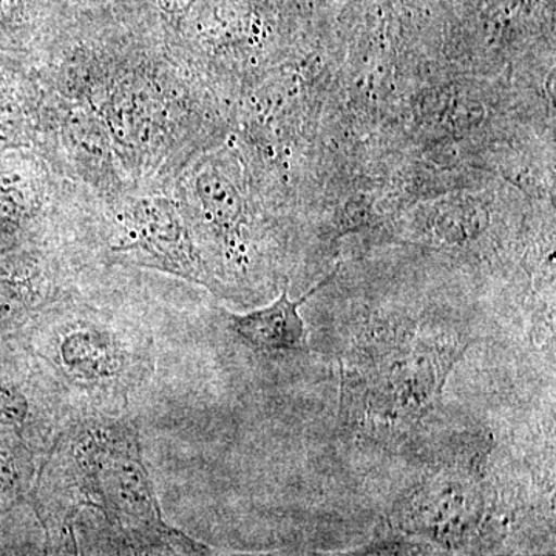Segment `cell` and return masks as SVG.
Returning a JSON list of instances; mask_svg holds the SVG:
<instances>
[{"label": "cell", "mask_w": 556, "mask_h": 556, "mask_svg": "<svg viewBox=\"0 0 556 556\" xmlns=\"http://www.w3.org/2000/svg\"><path fill=\"white\" fill-rule=\"evenodd\" d=\"M33 500L47 554H214L164 518L126 413L68 417L47 450Z\"/></svg>", "instance_id": "obj_1"}, {"label": "cell", "mask_w": 556, "mask_h": 556, "mask_svg": "<svg viewBox=\"0 0 556 556\" xmlns=\"http://www.w3.org/2000/svg\"><path fill=\"white\" fill-rule=\"evenodd\" d=\"M464 351L453 336L416 327L372 332L343 362V417L369 437H404L438 407Z\"/></svg>", "instance_id": "obj_3"}, {"label": "cell", "mask_w": 556, "mask_h": 556, "mask_svg": "<svg viewBox=\"0 0 556 556\" xmlns=\"http://www.w3.org/2000/svg\"><path fill=\"white\" fill-rule=\"evenodd\" d=\"M39 357L70 415H124L152 371V340L129 318L64 295L47 308Z\"/></svg>", "instance_id": "obj_2"}, {"label": "cell", "mask_w": 556, "mask_h": 556, "mask_svg": "<svg viewBox=\"0 0 556 556\" xmlns=\"http://www.w3.org/2000/svg\"><path fill=\"white\" fill-rule=\"evenodd\" d=\"M489 519V496L475 467L442 468L401 497L391 521L399 532L447 551L477 543Z\"/></svg>", "instance_id": "obj_4"}, {"label": "cell", "mask_w": 556, "mask_h": 556, "mask_svg": "<svg viewBox=\"0 0 556 556\" xmlns=\"http://www.w3.org/2000/svg\"><path fill=\"white\" fill-rule=\"evenodd\" d=\"M113 252L130 255L139 265L203 285L212 291L214 278L190 230L189 218L167 199H142L121 214Z\"/></svg>", "instance_id": "obj_5"}, {"label": "cell", "mask_w": 556, "mask_h": 556, "mask_svg": "<svg viewBox=\"0 0 556 556\" xmlns=\"http://www.w3.org/2000/svg\"><path fill=\"white\" fill-rule=\"evenodd\" d=\"M336 273L325 277L308 294L298 300L289 299L285 288L280 298L268 306L252 309L249 313H228L230 331L255 353L288 354L306 350V325L300 316V306L317 291L327 287Z\"/></svg>", "instance_id": "obj_6"}, {"label": "cell", "mask_w": 556, "mask_h": 556, "mask_svg": "<svg viewBox=\"0 0 556 556\" xmlns=\"http://www.w3.org/2000/svg\"><path fill=\"white\" fill-rule=\"evenodd\" d=\"M56 268L28 258L13 270L0 269V328L25 320L64 298Z\"/></svg>", "instance_id": "obj_7"}]
</instances>
